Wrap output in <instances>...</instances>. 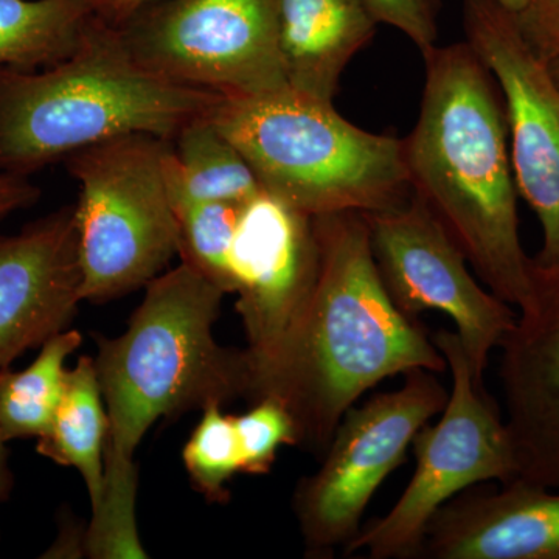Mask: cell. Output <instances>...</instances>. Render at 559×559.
I'll return each mask as SVG.
<instances>
[{"label": "cell", "mask_w": 559, "mask_h": 559, "mask_svg": "<svg viewBox=\"0 0 559 559\" xmlns=\"http://www.w3.org/2000/svg\"><path fill=\"white\" fill-rule=\"evenodd\" d=\"M98 16L109 24L119 25L130 20L132 14L138 13L143 7L157 0H94Z\"/></svg>", "instance_id": "cell-27"}, {"label": "cell", "mask_w": 559, "mask_h": 559, "mask_svg": "<svg viewBox=\"0 0 559 559\" xmlns=\"http://www.w3.org/2000/svg\"><path fill=\"white\" fill-rule=\"evenodd\" d=\"M500 5L506 7L507 10L518 13L524 7L525 0H498Z\"/></svg>", "instance_id": "cell-30"}, {"label": "cell", "mask_w": 559, "mask_h": 559, "mask_svg": "<svg viewBox=\"0 0 559 559\" xmlns=\"http://www.w3.org/2000/svg\"><path fill=\"white\" fill-rule=\"evenodd\" d=\"M165 176L178 219L180 261L224 294H234L230 252L241 204L193 200L173 182L167 170Z\"/></svg>", "instance_id": "cell-21"}, {"label": "cell", "mask_w": 559, "mask_h": 559, "mask_svg": "<svg viewBox=\"0 0 559 559\" xmlns=\"http://www.w3.org/2000/svg\"><path fill=\"white\" fill-rule=\"evenodd\" d=\"M171 140L119 135L66 157L80 183L73 207L81 299L103 304L145 288L175 257L179 227L165 156Z\"/></svg>", "instance_id": "cell-6"}, {"label": "cell", "mask_w": 559, "mask_h": 559, "mask_svg": "<svg viewBox=\"0 0 559 559\" xmlns=\"http://www.w3.org/2000/svg\"><path fill=\"white\" fill-rule=\"evenodd\" d=\"M280 0H157L116 25L134 60L221 97L285 90Z\"/></svg>", "instance_id": "cell-8"}, {"label": "cell", "mask_w": 559, "mask_h": 559, "mask_svg": "<svg viewBox=\"0 0 559 559\" xmlns=\"http://www.w3.org/2000/svg\"><path fill=\"white\" fill-rule=\"evenodd\" d=\"M40 190L28 178L0 173V221L39 200Z\"/></svg>", "instance_id": "cell-26"}, {"label": "cell", "mask_w": 559, "mask_h": 559, "mask_svg": "<svg viewBox=\"0 0 559 559\" xmlns=\"http://www.w3.org/2000/svg\"><path fill=\"white\" fill-rule=\"evenodd\" d=\"M13 485V476L9 466V454H7V441L0 433V502L9 498Z\"/></svg>", "instance_id": "cell-28"}, {"label": "cell", "mask_w": 559, "mask_h": 559, "mask_svg": "<svg viewBox=\"0 0 559 559\" xmlns=\"http://www.w3.org/2000/svg\"><path fill=\"white\" fill-rule=\"evenodd\" d=\"M106 437L108 415L94 358L81 356L76 366L68 370L60 407L49 432L39 437L36 451L58 465L79 471L92 510L102 499Z\"/></svg>", "instance_id": "cell-18"}, {"label": "cell", "mask_w": 559, "mask_h": 559, "mask_svg": "<svg viewBox=\"0 0 559 559\" xmlns=\"http://www.w3.org/2000/svg\"><path fill=\"white\" fill-rule=\"evenodd\" d=\"M212 120L261 190L305 215L382 212L412 194L403 140L356 127L333 103L285 87L223 97Z\"/></svg>", "instance_id": "cell-5"}, {"label": "cell", "mask_w": 559, "mask_h": 559, "mask_svg": "<svg viewBox=\"0 0 559 559\" xmlns=\"http://www.w3.org/2000/svg\"><path fill=\"white\" fill-rule=\"evenodd\" d=\"M499 348L518 479L559 489V271L533 267L532 296Z\"/></svg>", "instance_id": "cell-13"}, {"label": "cell", "mask_w": 559, "mask_h": 559, "mask_svg": "<svg viewBox=\"0 0 559 559\" xmlns=\"http://www.w3.org/2000/svg\"><path fill=\"white\" fill-rule=\"evenodd\" d=\"M377 27L360 0H280V55L289 90L333 103L342 73Z\"/></svg>", "instance_id": "cell-16"}, {"label": "cell", "mask_w": 559, "mask_h": 559, "mask_svg": "<svg viewBox=\"0 0 559 559\" xmlns=\"http://www.w3.org/2000/svg\"><path fill=\"white\" fill-rule=\"evenodd\" d=\"M377 24L406 35L421 55L437 47L440 0H360Z\"/></svg>", "instance_id": "cell-24"}, {"label": "cell", "mask_w": 559, "mask_h": 559, "mask_svg": "<svg viewBox=\"0 0 559 559\" xmlns=\"http://www.w3.org/2000/svg\"><path fill=\"white\" fill-rule=\"evenodd\" d=\"M73 207L0 237V370L68 330L81 299Z\"/></svg>", "instance_id": "cell-14"}, {"label": "cell", "mask_w": 559, "mask_h": 559, "mask_svg": "<svg viewBox=\"0 0 559 559\" xmlns=\"http://www.w3.org/2000/svg\"><path fill=\"white\" fill-rule=\"evenodd\" d=\"M466 43L498 84L518 193L538 216L539 272L559 271V86L546 60L498 0H465Z\"/></svg>", "instance_id": "cell-11"}, {"label": "cell", "mask_w": 559, "mask_h": 559, "mask_svg": "<svg viewBox=\"0 0 559 559\" xmlns=\"http://www.w3.org/2000/svg\"><path fill=\"white\" fill-rule=\"evenodd\" d=\"M165 170L183 193L198 201L245 204L260 193L248 160L212 120L190 121L171 142Z\"/></svg>", "instance_id": "cell-19"}, {"label": "cell", "mask_w": 559, "mask_h": 559, "mask_svg": "<svg viewBox=\"0 0 559 559\" xmlns=\"http://www.w3.org/2000/svg\"><path fill=\"white\" fill-rule=\"evenodd\" d=\"M425 90L404 142L411 189L440 219L495 296L522 308L533 263L522 248L506 109L468 43L423 55Z\"/></svg>", "instance_id": "cell-3"}, {"label": "cell", "mask_w": 559, "mask_h": 559, "mask_svg": "<svg viewBox=\"0 0 559 559\" xmlns=\"http://www.w3.org/2000/svg\"><path fill=\"white\" fill-rule=\"evenodd\" d=\"M191 484L210 502L227 499V484L242 473V452L235 415L219 404L202 409L200 425L191 433L182 452Z\"/></svg>", "instance_id": "cell-22"}, {"label": "cell", "mask_w": 559, "mask_h": 559, "mask_svg": "<svg viewBox=\"0 0 559 559\" xmlns=\"http://www.w3.org/2000/svg\"><path fill=\"white\" fill-rule=\"evenodd\" d=\"M450 392L436 373L414 369L403 385L349 407L323 452L319 471L297 485L294 513L307 554L329 558L358 535L374 492L406 462V451L430 418L443 412Z\"/></svg>", "instance_id": "cell-9"}, {"label": "cell", "mask_w": 559, "mask_h": 559, "mask_svg": "<svg viewBox=\"0 0 559 559\" xmlns=\"http://www.w3.org/2000/svg\"><path fill=\"white\" fill-rule=\"evenodd\" d=\"M312 226L319 248L314 290L252 404L278 401L294 419L297 447L323 454L367 390L409 370L443 373L448 366L418 320L390 300L364 213L312 216Z\"/></svg>", "instance_id": "cell-2"}, {"label": "cell", "mask_w": 559, "mask_h": 559, "mask_svg": "<svg viewBox=\"0 0 559 559\" xmlns=\"http://www.w3.org/2000/svg\"><path fill=\"white\" fill-rule=\"evenodd\" d=\"M547 68H549L551 76L557 81L559 86V53L551 55V57L546 58Z\"/></svg>", "instance_id": "cell-29"}, {"label": "cell", "mask_w": 559, "mask_h": 559, "mask_svg": "<svg viewBox=\"0 0 559 559\" xmlns=\"http://www.w3.org/2000/svg\"><path fill=\"white\" fill-rule=\"evenodd\" d=\"M221 98L154 75L134 60L116 25L100 17L83 46L58 64L0 68V173L28 178L119 135L173 142Z\"/></svg>", "instance_id": "cell-4"}, {"label": "cell", "mask_w": 559, "mask_h": 559, "mask_svg": "<svg viewBox=\"0 0 559 559\" xmlns=\"http://www.w3.org/2000/svg\"><path fill=\"white\" fill-rule=\"evenodd\" d=\"M81 342L79 331H61L40 347L27 369L0 370V433L7 443L49 432L64 395L66 362Z\"/></svg>", "instance_id": "cell-20"}, {"label": "cell", "mask_w": 559, "mask_h": 559, "mask_svg": "<svg viewBox=\"0 0 559 559\" xmlns=\"http://www.w3.org/2000/svg\"><path fill=\"white\" fill-rule=\"evenodd\" d=\"M451 371L452 388L436 426L426 423L412 440L417 468L388 514L360 527L344 554L366 550L371 559L417 558L430 520L474 485L516 479L518 460L506 418L474 377L457 333L433 336Z\"/></svg>", "instance_id": "cell-7"}, {"label": "cell", "mask_w": 559, "mask_h": 559, "mask_svg": "<svg viewBox=\"0 0 559 559\" xmlns=\"http://www.w3.org/2000/svg\"><path fill=\"white\" fill-rule=\"evenodd\" d=\"M417 558L559 559V489L518 477L474 485L433 514Z\"/></svg>", "instance_id": "cell-15"}, {"label": "cell", "mask_w": 559, "mask_h": 559, "mask_svg": "<svg viewBox=\"0 0 559 559\" xmlns=\"http://www.w3.org/2000/svg\"><path fill=\"white\" fill-rule=\"evenodd\" d=\"M514 16L522 35L544 60L559 53V0H525Z\"/></svg>", "instance_id": "cell-25"}, {"label": "cell", "mask_w": 559, "mask_h": 559, "mask_svg": "<svg viewBox=\"0 0 559 559\" xmlns=\"http://www.w3.org/2000/svg\"><path fill=\"white\" fill-rule=\"evenodd\" d=\"M145 289L128 330L97 340L94 362L108 437L102 499L84 535L91 558L148 557L135 518L134 454L151 426L162 417L252 395L248 353L223 347L213 336L226 296L218 286L180 261Z\"/></svg>", "instance_id": "cell-1"}, {"label": "cell", "mask_w": 559, "mask_h": 559, "mask_svg": "<svg viewBox=\"0 0 559 559\" xmlns=\"http://www.w3.org/2000/svg\"><path fill=\"white\" fill-rule=\"evenodd\" d=\"M98 20L94 0H0V68L58 64L83 46Z\"/></svg>", "instance_id": "cell-17"}, {"label": "cell", "mask_w": 559, "mask_h": 559, "mask_svg": "<svg viewBox=\"0 0 559 559\" xmlns=\"http://www.w3.org/2000/svg\"><path fill=\"white\" fill-rule=\"evenodd\" d=\"M242 452V474L270 473L280 448L297 447L299 436L289 412L272 399L260 400L250 411L235 415Z\"/></svg>", "instance_id": "cell-23"}, {"label": "cell", "mask_w": 559, "mask_h": 559, "mask_svg": "<svg viewBox=\"0 0 559 559\" xmlns=\"http://www.w3.org/2000/svg\"><path fill=\"white\" fill-rule=\"evenodd\" d=\"M364 216L390 300L411 320L430 310L450 316L474 377L485 382L489 355L516 323L511 305L473 277L465 253L414 191L403 204Z\"/></svg>", "instance_id": "cell-10"}, {"label": "cell", "mask_w": 559, "mask_h": 559, "mask_svg": "<svg viewBox=\"0 0 559 559\" xmlns=\"http://www.w3.org/2000/svg\"><path fill=\"white\" fill-rule=\"evenodd\" d=\"M230 264L248 337L253 403L314 290L319 248L312 216L260 191L240 205Z\"/></svg>", "instance_id": "cell-12"}]
</instances>
